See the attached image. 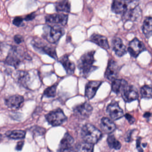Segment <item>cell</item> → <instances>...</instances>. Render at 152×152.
I'll list each match as a JSON object with an SVG mask.
<instances>
[{
    "mask_svg": "<svg viewBox=\"0 0 152 152\" xmlns=\"http://www.w3.org/2000/svg\"><path fill=\"white\" fill-rule=\"evenodd\" d=\"M24 102L23 96L19 95H14L5 99V104L8 108L17 110L21 107Z\"/></svg>",
    "mask_w": 152,
    "mask_h": 152,
    "instance_id": "15",
    "label": "cell"
},
{
    "mask_svg": "<svg viewBox=\"0 0 152 152\" xmlns=\"http://www.w3.org/2000/svg\"><path fill=\"white\" fill-rule=\"evenodd\" d=\"M142 15V11L139 6L128 9L123 13V19L126 20L135 21L138 19Z\"/></svg>",
    "mask_w": 152,
    "mask_h": 152,
    "instance_id": "17",
    "label": "cell"
},
{
    "mask_svg": "<svg viewBox=\"0 0 152 152\" xmlns=\"http://www.w3.org/2000/svg\"><path fill=\"white\" fill-rule=\"evenodd\" d=\"M68 16L64 13L48 14L45 17L46 22L50 24L65 26L67 23Z\"/></svg>",
    "mask_w": 152,
    "mask_h": 152,
    "instance_id": "9",
    "label": "cell"
},
{
    "mask_svg": "<svg viewBox=\"0 0 152 152\" xmlns=\"http://www.w3.org/2000/svg\"><path fill=\"white\" fill-rule=\"evenodd\" d=\"M45 118L49 124L53 126L62 125L66 122L67 119L62 110L61 109H57L50 112L45 115Z\"/></svg>",
    "mask_w": 152,
    "mask_h": 152,
    "instance_id": "5",
    "label": "cell"
},
{
    "mask_svg": "<svg viewBox=\"0 0 152 152\" xmlns=\"http://www.w3.org/2000/svg\"><path fill=\"white\" fill-rule=\"evenodd\" d=\"M129 4L127 0H113L111 10L116 14H123L128 9Z\"/></svg>",
    "mask_w": 152,
    "mask_h": 152,
    "instance_id": "16",
    "label": "cell"
},
{
    "mask_svg": "<svg viewBox=\"0 0 152 152\" xmlns=\"http://www.w3.org/2000/svg\"><path fill=\"white\" fill-rule=\"evenodd\" d=\"M147 143H142V145L144 147H145L147 145Z\"/></svg>",
    "mask_w": 152,
    "mask_h": 152,
    "instance_id": "40",
    "label": "cell"
},
{
    "mask_svg": "<svg viewBox=\"0 0 152 152\" xmlns=\"http://www.w3.org/2000/svg\"><path fill=\"white\" fill-rule=\"evenodd\" d=\"M95 51H89L81 56L77 62V67L80 75L84 77H87L92 72L96 69L97 67L94 66L95 62Z\"/></svg>",
    "mask_w": 152,
    "mask_h": 152,
    "instance_id": "1",
    "label": "cell"
},
{
    "mask_svg": "<svg viewBox=\"0 0 152 152\" xmlns=\"http://www.w3.org/2000/svg\"><path fill=\"white\" fill-rule=\"evenodd\" d=\"M101 127L103 131L107 134H111L116 129V126L113 121L106 117L101 119Z\"/></svg>",
    "mask_w": 152,
    "mask_h": 152,
    "instance_id": "21",
    "label": "cell"
},
{
    "mask_svg": "<svg viewBox=\"0 0 152 152\" xmlns=\"http://www.w3.org/2000/svg\"><path fill=\"white\" fill-rule=\"evenodd\" d=\"M93 108L91 104L84 102L76 105L73 109L74 114L78 118L85 119L89 118L92 114Z\"/></svg>",
    "mask_w": 152,
    "mask_h": 152,
    "instance_id": "7",
    "label": "cell"
},
{
    "mask_svg": "<svg viewBox=\"0 0 152 152\" xmlns=\"http://www.w3.org/2000/svg\"><path fill=\"white\" fill-rule=\"evenodd\" d=\"M32 45L37 51L47 54L55 59L58 58L55 47L49 45L38 39L33 40Z\"/></svg>",
    "mask_w": 152,
    "mask_h": 152,
    "instance_id": "6",
    "label": "cell"
},
{
    "mask_svg": "<svg viewBox=\"0 0 152 152\" xmlns=\"http://www.w3.org/2000/svg\"><path fill=\"white\" fill-rule=\"evenodd\" d=\"M94 144L84 142L80 143L75 146L73 149L74 152H93Z\"/></svg>",
    "mask_w": 152,
    "mask_h": 152,
    "instance_id": "22",
    "label": "cell"
},
{
    "mask_svg": "<svg viewBox=\"0 0 152 152\" xmlns=\"http://www.w3.org/2000/svg\"><path fill=\"white\" fill-rule=\"evenodd\" d=\"M42 37L50 43H57L65 34L64 28L59 25L51 26L46 25L43 28Z\"/></svg>",
    "mask_w": 152,
    "mask_h": 152,
    "instance_id": "2",
    "label": "cell"
},
{
    "mask_svg": "<svg viewBox=\"0 0 152 152\" xmlns=\"http://www.w3.org/2000/svg\"><path fill=\"white\" fill-rule=\"evenodd\" d=\"M145 50V47L143 43L137 38H135L129 43L128 48V51L130 55L135 58Z\"/></svg>",
    "mask_w": 152,
    "mask_h": 152,
    "instance_id": "8",
    "label": "cell"
},
{
    "mask_svg": "<svg viewBox=\"0 0 152 152\" xmlns=\"http://www.w3.org/2000/svg\"><path fill=\"white\" fill-rule=\"evenodd\" d=\"M58 61L62 64L68 75H72L74 74L75 70V65L74 62L70 60L68 55H63L59 58Z\"/></svg>",
    "mask_w": 152,
    "mask_h": 152,
    "instance_id": "19",
    "label": "cell"
},
{
    "mask_svg": "<svg viewBox=\"0 0 152 152\" xmlns=\"http://www.w3.org/2000/svg\"><path fill=\"white\" fill-rule=\"evenodd\" d=\"M106 112L113 120L119 119L124 116L123 110L116 102H113L108 105Z\"/></svg>",
    "mask_w": 152,
    "mask_h": 152,
    "instance_id": "11",
    "label": "cell"
},
{
    "mask_svg": "<svg viewBox=\"0 0 152 152\" xmlns=\"http://www.w3.org/2000/svg\"><path fill=\"white\" fill-rule=\"evenodd\" d=\"M102 82L100 80H91L86 85L85 96L88 99H92L95 95Z\"/></svg>",
    "mask_w": 152,
    "mask_h": 152,
    "instance_id": "13",
    "label": "cell"
},
{
    "mask_svg": "<svg viewBox=\"0 0 152 152\" xmlns=\"http://www.w3.org/2000/svg\"><path fill=\"white\" fill-rule=\"evenodd\" d=\"M26 132L23 130H15L12 131H9L6 133V135L10 139L18 140L22 139L26 136Z\"/></svg>",
    "mask_w": 152,
    "mask_h": 152,
    "instance_id": "27",
    "label": "cell"
},
{
    "mask_svg": "<svg viewBox=\"0 0 152 152\" xmlns=\"http://www.w3.org/2000/svg\"><path fill=\"white\" fill-rule=\"evenodd\" d=\"M107 142L110 148L119 150L121 147V144L113 135H110L107 138Z\"/></svg>",
    "mask_w": 152,
    "mask_h": 152,
    "instance_id": "28",
    "label": "cell"
},
{
    "mask_svg": "<svg viewBox=\"0 0 152 152\" xmlns=\"http://www.w3.org/2000/svg\"><path fill=\"white\" fill-rule=\"evenodd\" d=\"M137 150H138V152H144L143 150L142 149V147L138 148V149H137Z\"/></svg>",
    "mask_w": 152,
    "mask_h": 152,
    "instance_id": "39",
    "label": "cell"
},
{
    "mask_svg": "<svg viewBox=\"0 0 152 152\" xmlns=\"http://www.w3.org/2000/svg\"><path fill=\"white\" fill-rule=\"evenodd\" d=\"M2 139V136L1 135V134H0V142L1 141Z\"/></svg>",
    "mask_w": 152,
    "mask_h": 152,
    "instance_id": "41",
    "label": "cell"
},
{
    "mask_svg": "<svg viewBox=\"0 0 152 152\" xmlns=\"http://www.w3.org/2000/svg\"><path fill=\"white\" fill-rule=\"evenodd\" d=\"M23 19L21 17H16L13 19L12 21V23L14 25L17 27H21L24 26L23 23Z\"/></svg>",
    "mask_w": 152,
    "mask_h": 152,
    "instance_id": "31",
    "label": "cell"
},
{
    "mask_svg": "<svg viewBox=\"0 0 152 152\" xmlns=\"http://www.w3.org/2000/svg\"><path fill=\"white\" fill-rule=\"evenodd\" d=\"M119 71V67L117 62L111 59L108 62V66L105 71L104 76L106 78L110 80L117 79Z\"/></svg>",
    "mask_w": 152,
    "mask_h": 152,
    "instance_id": "12",
    "label": "cell"
},
{
    "mask_svg": "<svg viewBox=\"0 0 152 152\" xmlns=\"http://www.w3.org/2000/svg\"><path fill=\"white\" fill-rule=\"evenodd\" d=\"M141 140H142V138L141 137H138L137 138V140L136 141V144H137V149L138 148H141Z\"/></svg>",
    "mask_w": 152,
    "mask_h": 152,
    "instance_id": "37",
    "label": "cell"
},
{
    "mask_svg": "<svg viewBox=\"0 0 152 152\" xmlns=\"http://www.w3.org/2000/svg\"><path fill=\"white\" fill-rule=\"evenodd\" d=\"M36 15L34 12L30 13L28 15H27L26 18L24 19L26 21H30V20H33L35 18Z\"/></svg>",
    "mask_w": 152,
    "mask_h": 152,
    "instance_id": "35",
    "label": "cell"
},
{
    "mask_svg": "<svg viewBox=\"0 0 152 152\" xmlns=\"http://www.w3.org/2000/svg\"><path fill=\"white\" fill-rule=\"evenodd\" d=\"M74 142L73 137L68 133L65 134L60 143L58 152H70L73 149Z\"/></svg>",
    "mask_w": 152,
    "mask_h": 152,
    "instance_id": "14",
    "label": "cell"
},
{
    "mask_svg": "<svg viewBox=\"0 0 152 152\" xmlns=\"http://www.w3.org/2000/svg\"><path fill=\"white\" fill-rule=\"evenodd\" d=\"M81 136L85 142L94 144L101 139L102 133L93 125L86 124L82 128Z\"/></svg>",
    "mask_w": 152,
    "mask_h": 152,
    "instance_id": "3",
    "label": "cell"
},
{
    "mask_svg": "<svg viewBox=\"0 0 152 152\" xmlns=\"http://www.w3.org/2000/svg\"><path fill=\"white\" fill-rule=\"evenodd\" d=\"M17 82L24 87L27 86V84L30 79L29 74L25 71H19L17 72Z\"/></svg>",
    "mask_w": 152,
    "mask_h": 152,
    "instance_id": "25",
    "label": "cell"
},
{
    "mask_svg": "<svg viewBox=\"0 0 152 152\" xmlns=\"http://www.w3.org/2000/svg\"><path fill=\"white\" fill-rule=\"evenodd\" d=\"M23 145H24V142H20L17 144V146H16V150L18 151H20L22 149Z\"/></svg>",
    "mask_w": 152,
    "mask_h": 152,
    "instance_id": "36",
    "label": "cell"
},
{
    "mask_svg": "<svg viewBox=\"0 0 152 152\" xmlns=\"http://www.w3.org/2000/svg\"><path fill=\"white\" fill-rule=\"evenodd\" d=\"M125 117L126 119L127 120L129 124H133L135 122V118L134 117H133L132 115H130V114H129V113H126V114H125Z\"/></svg>",
    "mask_w": 152,
    "mask_h": 152,
    "instance_id": "32",
    "label": "cell"
},
{
    "mask_svg": "<svg viewBox=\"0 0 152 152\" xmlns=\"http://www.w3.org/2000/svg\"><path fill=\"white\" fill-rule=\"evenodd\" d=\"M133 132V130H130V131H128L126 134L125 136V140L126 142H129L131 141V136H132V133Z\"/></svg>",
    "mask_w": 152,
    "mask_h": 152,
    "instance_id": "34",
    "label": "cell"
},
{
    "mask_svg": "<svg viewBox=\"0 0 152 152\" xmlns=\"http://www.w3.org/2000/svg\"><path fill=\"white\" fill-rule=\"evenodd\" d=\"M152 114L150 112H146L144 114L143 117L144 118H150Z\"/></svg>",
    "mask_w": 152,
    "mask_h": 152,
    "instance_id": "38",
    "label": "cell"
},
{
    "mask_svg": "<svg viewBox=\"0 0 152 152\" xmlns=\"http://www.w3.org/2000/svg\"><path fill=\"white\" fill-rule=\"evenodd\" d=\"M121 93L124 101L127 102H130L138 99V92L134 86L127 85L124 87Z\"/></svg>",
    "mask_w": 152,
    "mask_h": 152,
    "instance_id": "10",
    "label": "cell"
},
{
    "mask_svg": "<svg viewBox=\"0 0 152 152\" xmlns=\"http://www.w3.org/2000/svg\"><path fill=\"white\" fill-rule=\"evenodd\" d=\"M144 34L147 38H149L152 36V18L149 17L145 20L142 26Z\"/></svg>",
    "mask_w": 152,
    "mask_h": 152,
    "instance_id": "26",
    "label": "cell"
},
{
    "mask_svg": "<svg viewBox=\"0 0 152 152\" xmlns=\"http://www.w3.org/2000/svg\"><path fill=\"white\" fill-rule=\"evenodd\" d=\"M58 83H56L51 86L47 88L44 91V96L47 97H55L56 96V89Z\"/></svg>",
    "mask_w": 152,
    "mask_h": 152,
    "instance_id": "29",
    "label": "cell"
},
{
    "mask_svg": "<svg viewBox=\"0 0 152 152\" xmlns=\"http://www.w3.org/2000/svg\"><path fill=\"white\" fill-rule=\"evenodd\" d=\"M141 94L142 98H151L152 88L148 86H145L141 88Z\"/></svg>",
    "mask_w": 152,
    "mask_h": 152,
    "instance_id": "30",
    "label": "cell"
},
{
    "mask_svg": "<svg viewBox=\"0 0 152 152\" xmlns=\"http://www.w3.org/2000/svg\"><path fill=\"white\" fill-rule=\"evenodd\" d=\"M127 85V82L125 80L116 79L112 81V90L116 94H119L121 93L124 87Z\"/></svg>",
    "mask_w": 152,
    "mask_h": 152,
    "instance_id": "24",
    "label": "cell"
},
{
    "mask_svg": "<svg viewBox=\"0 0 152 152\" xmlns=\"http://www.w3.org/2000/svg\"><path fill=\"white\" fill-rule=\"evenodd\" d=\"M14 42L18 44L21 43L24 41L23 37H22V36L20 35H15L14 37Z\"/></svg>",
    "mask_w": 152,
    "mask_h": 152,
    "instance_id": "33",
    "label": "cell"
},
{
    "mask_svg": "<svg viewBox=\"0 0 152 152\" xmlns=\"http://www.w3.org/2000/svg\"><path fill=\"white\" fill-rule=\"evenodd\" d=\"M55 8L58 12L69 13L71 5L69 0H60L55 4Z\"/></svg>",
    "mask_w": 152,
    "mask_h": 152,
    "instance_id": "23",
    "label": "cell"
},
{
    "mask_svg": "<svg viewBox=\"0 0 152 152\" xmlns=\"http://www.w3.org/2000/svg\"><path fill=\"white\" fill-rule=\"evenodd\" d=\"M90 40L91 42L94 43L104 50L110 49L108 40L105 36L99 34H94L90 37Z\"/></svg>",
    "mask_w": 152,
    "mask_h": 152,
    "instance_id": "20",
    "label": "cell"
},
{
    "mask_svg": "<svg viewBox=\"0 0 152 152\" xmlns=\"http://www.w3.org/2000/svg\"><path fill=\"white\" fill-rule=\"evenodd\" d=\"M113 50L118 57H122L127 53L126 47L122 40L119 37H115L112 40Z\"/></svg>",
    "mask_w": 152,
    "mask_h": 152,
    "instance_id": "18",
    "label": "cell"
},
{
    "mask_svg": "<svg viewBox=\"0 0 152 152\" xmlns=\"http://www.w3.org/2000/svg\"><path fill=\"white\" fill-rule=\"evenodd\" d=\"M28 57L19 47L14 46L9 52L5 60L6 64L17 68L25 59Z\"/></svg>",
    "mask_w": 152,
    "mask_h": 152,
    "instance_id": "4",
    "label": "cell"
}]
</instances>
